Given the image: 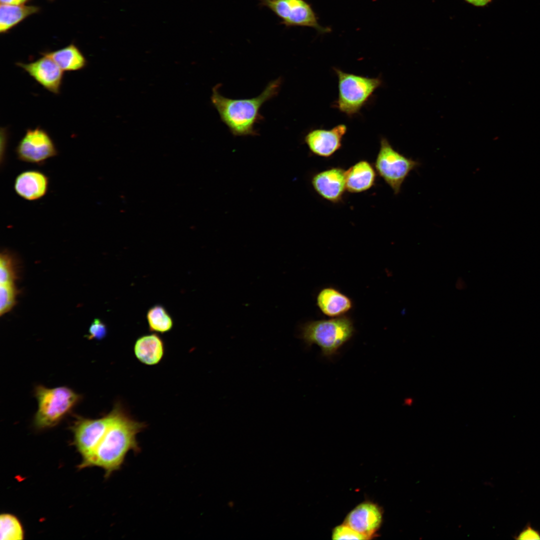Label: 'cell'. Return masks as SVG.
Segmentation results:
<instances>
[{
	"instance_id": "cell-1",
	"label": "cell",
	"mask_w": 540,
	"mask_h": 540,
	"mask_svg": "<svg viewBox=\"0 0 540 540\" xmlns=\"http://www.w3.org/2000/svg\"><path fill=\"white\" fill-rule=\"evenodd\" d=\"M115 406L116 416L105 434L92 454L80 466V468L100 467L106 477L121 468L130 451H140L136 436L146 426L133 419L120 404Z\"/></svg>"
},
{
	"instance_id": "cell-2",
	"label": "cell",
	"mask_w": 540,
	"mask_h": 540,
	"mask_svg": "<svg viewBox=\"0 0 540 540\" xmlns=\"http://www.w3.org/2000/svg\"><path fill=\"white\" fill-rule=\"evenodd\" d=\"M282 82L280 77L272 80L259 96L244 99H232L223 96L219 92L220 84H218L212 88V104L221 120L234 136H258L254 125L264 120L260 109L264 103L278 95Z\"/></svg>"
},
{
	"instance_id": "cell-3",
	"label": "cell",
	"mask_w": 540,
	"mask_h": 540,
	"mask_svg": "<svg viewBox=\"0 0 540 540\" xmlns=\"http://www.w3.org/2000/svg\"><path fill=\"white\" fill-rule=\"evenodd\" d=\"M298 337L307 346L318 345L324 356L331 358L352 336L354 328L352 320L340 316L328 320L307 322L299 328Z\"/></svg>"
},
{
	"instance_id": "cell-4",
	"label": "cell",
	"mask_w": 540,
	"mask_h": 540,
	"mask_svg": "<svg viewBox=\"0 0 540 540\" xmlns=\"http://www.w3.org/2000/svg\"><path fill=\"white\" fill-rule=\"evenodd\" d=\"M338 79V97L334 106L348 116L358 114L382 84L380 77L369 78L334 68Z\"/></svg>"
},
{
	"instance_id": "cell-5",
	"label": "cell",
	"mask_w": 540,
	"mask_h": 540,
	"mask_svg": "<svg viewBox=\"0 0 540 540\" xmlns=\"http://www.w3.org/2000/svg\"><path fill=\"white\" fill-rule=\"evenodd\" d=\"M38 408L34 417V425L45 429L58 424L73 408L80 396L66 386L48 388L42 386L35 390Z\"/></svg>"
},
{
	"instance_id": "cell-6",
	"label": "cell",
	"mask_w": 540,
	"mask_h": 540,
	"mask_svg": "<svg viewBox=\"0 0 540 540\" xmlns=\"http://www.w3.org/2000/svg\"><path fill=\"white\" fill-rule=\"evenodd\" d=\"M374 165L378 174L397 195L406 179L420 162L396 150L386 138L382 137Z\"/></svg>"
},
{
	"instance_id": "cell-7",
	"label": "cell",
	"mask_w": 540,
	"mask_h": 540,
	"mask_svg": "<svg viewBox=\"0 0 540 540\" xmlns=\"http://www.w3.org/2000/svg\"><path fill=\"white\" fill-rule=\"evenodd\" d=\"M260 4L271 10L287 27L308 26L321 32L329 28L320 26L310 6L304 0H260Z\"/></svg>"
},
{
	"instance_id": "cell-8",
	"label": "cell",
	"mask_w": 540,
	"mask_h": 540,
	"mask_svg": "<svg viewBox=\"0 0 540 540\" xmlns=\"http://www.w3.org/2000/svg\"><path fill=\"white\" fill-rule=\"evenodd\" d=\"M16 153L18 160L38 166L58 154L56 144L48 133L37 127L28 128L18 142Z\"/></svg>"
},
{
	"instance_id": "cell-9",
	"label": "cell",
	"mask_w": 540,
	"mask_h": 540,
	"mask_svg": "<svg viewBox=\"0 0 540 540\" xmlns=\"http://www.w3.org/2000/svg\"><path fill=\"white\" fill-rule=\"evenodd\" d=\"M116 412V406L106 416L98 419L80 418L72 430L74 442L82 460L94 452L112 422Z\"/></svg>"
},
{
	"instance_id": "cell-10",
	"label": "cell",
	"mask_w": 540,
	"mask_h": 540,
	"mask_svg": "<svg viewBox=\"0 0 540 540\" xmlns=\"http://www.w3.org/2000/svg\"><path fill=\"white\" fill-rule=\"evenodd\" d=\"M310 182L320 196L332 204L342 202L347 191L346 170L340 166L331 167L314 174Z\"/></svg>"
},
{
	"instance_id": "cell-11",
	"label": "cell",
	"mask_w": 540,
	"mask_h": 540,
	"mask_svg": "<svg viewBox=\"0 0 540 540\" xmlns=\"http://www.w3.org/2000/svg\"><path fill=\"white\" fill-rule=\"evenodd\" d=\"M346 132L347 126L344 124L329 130L312 129L305 135L304 142L312 154L328 158L341 148Z\"/></svg>"
},
{
	"instance_id": "cell-12",
	"label": "cell",
	"mask_w": 540,
	"mask_h": 540,
	"mask_svg": "<svg viewBox=\"0 0 540 540\" xmlns=\"http://www.w3.org/2000/svg\"><path fill=\"white\" fill-rule=\"evenodd\" d=\"M16 65L48 92L55 94L60 93L64 71L50 57L42 55L35 61L18 62Z\"/></svg>"
},
{
	"instance_id": "cell-13",
	"label": "cell",
	"mask_w": 540,
	"mask_h": 540,
	"mask_svg": "<svg viewBox=\"0 0 540 540\" xmlns=\"http://www.w3.org/2000/svg\"><path fill=\"white\" fill-rule=\"evenodd\" d=\"M382 520V508L372 502L364 501L347 514L343 523L372 539L380 530Z\"/></svg>"
},
{
	"instance_id": "cell-14",
	"label": "cell",
	"mask_w": 540,
	"mask_h": 540,
	"mask_svg": "<svg viewBox=\"0 0 540 540\" xmlns=\"http://www.w3.org/2000/svg\"><path fill=\"white\" fill-rule=\"evenodd\" d=\"M48 185V178L44 173L38 170H28L17 176L14 182V190L22 198L34 201L46 194Z\"/></svg>"
},
{
	"instance_id": "cell-15",
	"label": "cell",
	"mask_w": 540,
	"mask_h": 540,
	"mask_svg": "<svg viewBox=\"0 0 540 540\" xmlns=\"http://www.w3.org/2000/svg\"><path fill=\"white\" fill-rule=\"evenodd\" d=\"M377 172L370 162L362 160L346 170V190L352 194L365 192L376 184Z\"/></svg>"
},
{
	"instance_id": "cell-16",
	"label": "cell",
	"mask_w": 540,
	"mask_h": 540,
	"mask_svg": "<svg viewBox=\"0 0 540 540\" xmlns=\"http://www.w3.org/2000/svg\"><path fill=\"white\" fill-rule=\"evenodd\" d=\"M316 304L321 312L330 317L344 316L352 306L350 298L334 288L322 289L316 297Z\"/></svg>"
},
{
	"instance_id": "cell-17",
	"label": "cell",
	"mask_w": 540,
	"mask_h": 540,
	"mask_svg": "<svg viewBox=\"0 0 540 540\" xmlns=\"http://www.w3.org/2000/svg\"><path fill=\"white\" fill-rule=\"evenodd\" d=\"M134 353L142 363L148 366L156 364L164 355V342L155 334L143 336L136 340L134 346Z\"/></svg>"
},
{
	"instance_id": "cell-18",
	"label": "cell",
	"mask_w": 540,
	"mask_h": 540,
	"mask_svg": "<svg viewBox=\"0 0 540 540\" xmlns=\"http://www.w3.org/2000/svg\"><path fill=\"white\" fill-rule=\"evenodd\" d=\"M42 55L51 58L63 71L81 70L87 65L86 58L74 44L55 51L44 52Z\"/></svg>"
},
{
	"instance_id": "cell-19",
	"label": "cell",
	"mask_w": 540,
	"mask_h": 540,
	"mask_svg": "<svg viewBox=\"0 0 540 540\" xmlns=\"http://www.w3.org/2000/svg\"><path fill=\"white\" fill-rule=\"evenodd\" d=\"M38 8L34 6L1 4L0 8V32H4L26 17L36 12Z\"/></svg>"
},
{
	"instance_id": "cell-20",
	"label": "cell",
	"mask_w": 540,
	"mask_h": 540,
	"mask_svg": "<svg viewBox=\"0 0 540 540\" xmlns=\"http://www.w3.org/2000/svg\"><path fill=\"white\" fill-rule=\"evenodd\" d=\"M146 316L150 330L152 332L164 333L170 330L172 327V318L161 306L156 305L150 308Z\"/></svg>"
},
{
	"instance_id": "cell-21",
	"label": "cell",
	"mask_w": 540,
	"mask_h": 540,
	"mask_svg": "<svg viewBox=\"0 0 540 540\" xmlns=\"http://www.w3.org/2000/svg\"><path fill=\"white\" fill-rule=\"evenodd\" d=\"M0 533L1 540H22L24 531L18 519L10 514H4L0 516Z\"/></svg>"
},
{
	"instance_id": "cell-22",
	"label": "cell",
	"mask_w": 540,
	"mask_h": 540,
	"mask_svg": "<svg viewBox=\"0 0 540 540\" xmlns=\"http://www.w3.org/2000/svg\"><path fill=\"white\" fill-rule=\"evenodd\" d=\"M17 278L14 260L8 252H2L0 256V284L14 283Z\"/></svg>"
},
{
	"instance_id": "cell-23",
	"label": "cell",
	"mask_w": 540,
	"mask_h": 540,
	"mask_svg": "<svg viewBox=\"0 0 540 540\" xmlns=\"http://www.w3.org/2000/svg\"><path fill=\"white\" fill-rule=\"evenodd\" d=\"M17 294L14 283L0 284V314L9 312L16 304Z\"/></svg>"
},
{
	"instance_id": "cell-24",
	"label": "cell",
	"mask_w": 540,
	"mask_h": 540,
	"mask_svg": "<svg viewBox=\"0 0 540 540\" xmlns=\"http://www.w3.org/2000/svg\"><path fill=\"white\" fill-rule=\"evenodd\" d=\"M332 538L334 540H370L368 536L358 532L344 523L333 528Z\"/></svg>"
},
{
	"instance_id": "cell-25",
	"label": "cell",
	"mask_w": 540,
	"mask_h": 540,
	"mask_svg": "<svg viewBox=\"0 0 540 540\" xmlns=\"http://www.w3.org/2000/svg\"><path fill=\"white\" fill-rule=\"evenodd\" d=\"M106 334L107 329L104 324L100 320L95 318L90 326L87 337L88 340H100L106 336Z\"/></svg>"
},
{
	"instance_id": "cell-26",
	"label": "cell",
	"mask_w": 540,
	"mask_h": 540,
	"mask_svg": "<svg viewBox=\"0 0 540 540\" xmlns=\"http://www.w3.org/2000/svg\"><path fill=\"white\" fill-rule=\"evenodd\" d=\"M516 540H540V532L528 524L519 534L514 538Z\"/></svg>"
},
{
	"instance_id": "cell-27",
	"label": "cell",
	"mask_w": 540,
	"mask_h": 540,
	"mask_svg": "<svg viewBox=\"0 0 540 540\" xmlns=\"http://www.w3.org/2000/svg\"><path fill=\"white\" fill-rule=\"evenodd\" d=\"M1 4L10 5H22L28 0H0Z\"/></svg>"
},
{
	"instance_id": "cell-28",
	"label": "cell",
	"mask_w": 540,
	"mask_h": 540,
	"mask_svg": "<svg viewBox=\"0 0 540 540\" xmlns=\"http://www.w3.org/2000/svg\"><path fill=\"white\" fill-rule=\"evenodd\" d=\"M466 2L476 6H484L492 0H465Z\"/></svg>"
}]
</instances>
